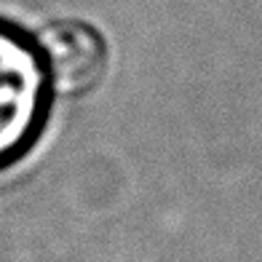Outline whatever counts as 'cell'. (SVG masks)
<instances>
[{
  "instance_id": "cell-1",
  "label": "cell",
  "mask_w": 262,
  "mask_h": 262,
  "mask_svg": "<svg viewBox=\"0 0 262 262\" xmlns=\"http://www.w3.org/2000/svg\"><path fill=\"white\" fill-rule=\"evenodd\" d=\"M51 94L35 40L0 21V171L19 163L40 139Z\"/></svg>"
},
{
  "instance_id": "cell-2",
  "label": "cell",
  "mask_w": 262,
  "mask_h": 262,
  "mask_svg": "<svg viewBox=\"0 0 262 262\" xmlns=\"http://www.w3.org/2000/svg\"><path fill=\"white\" fill-rule=\"evenodd\" d=\"M51 91L78 97L91 91L107 70V46L86 21L64 19L43 27L35 40Z\"/></svg>"
}]
</instances>
